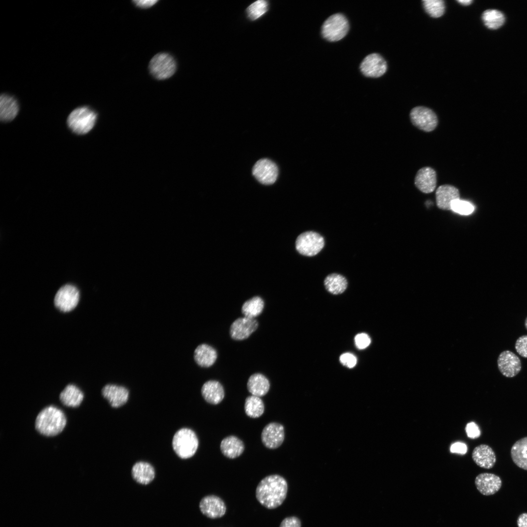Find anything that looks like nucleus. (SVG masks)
I'll list each match as a JSON object with an SVG mask.
<instances>
[{
  "instance_id": "39",
  "label": "nucleus",
  "mask_w": 527,
  "mask_h": 527,
  "mask_svg": "<svg viewBox=\"0 0 527 527\" xmlns=\"http://www.w3.org/2000/svg\"><path fill=\"white\" fill-rule=\"evenodd\" d=\"M466 431L467 436L471 439H475L480 436V429L474 422H470L466 425Z\"/></svg>"
},
{
  "instance_id": "23",
  "label": "nucleus",
  "mask_w": 527,
  "mask_h": 527,
  "mask_svg": "<svg viewBox=\"0 0 527 527\" xmlns=\"http://www.w3.org/2000/svg\"><path fill=\"white\" fill-rule=\"evenodd\" d=\"M217 357L216 349L206 344L199 345L194 351V360L201 367H208L212 366L215 363Z\"/></svg>"
},
{
  "instance_id": "30",
  "label": "nucleus",
  "mask_w": 527,
  "mask_h": 527,
  "mask_svg": "<svg viewBox=\"0 0 527 527\" xmlns=\"http://www.w3.org/2000/svg\"><path fill=\"white\" fill-rule=\"evenodd\" d=\"M264 305V302L260 297H253L243 304L242 312L245 317L255 318L262 313Z\"/></svg>"
},
{
  "instance_id": "17",
  "label": "nucleus",
  "mask_w": 527,
  "mask_h": 527,
  "mask_svg": "<svg viewBox=\"0 0 527 527\" xmlns=\"http://www.w3.org/2000/svg\"><path fill=\"white\" fill-rule=\"evenodd\" d=\"M414 183L416 187L424 193L433 192L437 184L436 171L430 167L420 169L415 176Z\"/></svg>"
},
{
  "instance_id": "6",
  "label": "nucleus",
  "mask_w": 527,
  "mask_h": 527,
  "mask_svg": "<svg viewBox=\"0 0 527 527\" xmlns=\"http://www.w3.org/2000/svg\"><path fill=\"white\" fill-rule=\"evenodd\" d=\"M149 69L156 79L164 80L169 78L175 73L176 62L169 54L160 53L151 59L149 64Z\"/></svg>"
},
{
  "instance_id": "31",
  "label": "nucleus",
  "mask_w": 527,
  "mask_h": 527,
  "mask_svg": "<svg viewBox=\"0 0 527 527\" xmlns=\"http://www.w3.org/2000/svg\"><path fill=\"white\" fill-rule=\"evenodd\" d=\"M244 410L248 416L253 418H258L264 412V404L260 397L249 396L245 399Z\"/></svg>"
},
{
  "instance_id": "28",
  "label": "nucleus",
  "mask_w": 527,
  "mask_h": 527,
  "mask_svg": "<svg viewBox=\"0 0 527 527\" xmlns=\"http://www.w3.org/2000/svg\"><path fill=\"white\" fill-rule=\"evenodd\" d=\"M131 472L133 478L142 485L148 484L155 477V470L153 466L146 462L136 463L132 468Z\"/></svg>"
},
{
  "instance_id": "40",
  "label": "nucleus",
  "mask_w": 527,
  "mask_h": 527,
  "mask_svg": "<svg viewBox=\"0 0 527 527\" xmlns=\"http://www.w3.org/2000/svg\"><path fill=\"white\" fill-rule=\"evenodd\" d=\"M279 527H301V523L298 517L290 516L284 518Z\"/></svg>"
},
{
  "instance_id": "32",
  "label": "nucleus",
  "mask_w": 527,
  "mask_h": 527,
  "mask_svg": "<svg viewBox=\"0 0 527 527\" xmlns=\"http://www.w3.org/2000/svg\"><path fill=\"white\" fill-rule=\"evenodd\" d=\"M485 25L489 29H497L501 27L505 22V18L504 14L495 9H488L485 11L482 16Z\"/></svg>"
},
{
  "instance_id": "25",
  "label": "nucleus",
  "mask_w": 527,
  "mask_h": 527,
  "mask_svg": "<svg viewBox=\"0 0 527 527\" xmlns=\"http://www.w3.org/2000/svg\"><path fill=\"white\" fill-rule=\"evenodd\" d=\"M59 398L64 405L70 407H77L82 403L84 394L76 385L68 384L60 393Z\"/></svg>"
},
{
  "instance_id": "10",
  "label": "nucleus",
  "mask_w": 527,
  "mask_h": 527,
  "mask_svg": "<svg viewBox=\"0 0 527 527\" xmlns=\"http://www.w3.org/2000/svg\"><path fill=\"white\" fill-rule=\"evenodd\" d=\"M252 173L255 178L261 183L269 185L274 183L277 179L278 168L272 161L262 159L254 164Z\"/></svg>"
},
{
  "instance_id": "5",
  "label": "nucleus",
  "mask_w": 527,
  "mask_h": 527,
  "mask_svg": "<svg viewBox=\"0 0 527 527\" xmlns=\"http://www.w3.org/2000/svg\"><path fill=\"white\" fill-rule=\"evenodd\" d=\"M349 27L347 19L344 15L335 14L324 22L322 26V35L328 41H337L345 36Z\"/></svg>"
},
{
  "instance_id": "37",
  "label": "nucleus",
  "mask_w": 527,
  "mask_h": 527,
  "mask_svg": "<svg viewBox=\"0 0 527 527\" xmlns=\"http://www.w3.org/2000/svg\"><path fill=\"white\" fill-rule=\"evenodd\" d=\"M355 343L358 348L363 349L369 345L370 339L366 334L360 333L355 336Z\"/></svg>"
},
{
  "instance_id": "16",
  "label": "nucleus",
  "mask_w": 527,
  "mask_h": 527,
  "mask_svg": "<svg viewBox=\"0 0 527 527\" xmlns=\"http://www.w3.org/2000/svg\"><path fill=\"white\" fill-rule=\"evenodd\" d=\"M475 485L482 494L489 496L494 494L500 489L502 482L500 477L496 474L482 473L476 477Z\"/></svg>"
},
{
  "instance_id": "44",
  "label": "nucleus",
  "mask_w": 527,
  "mask_h": 527,
  "mask_svg": "<svg viewBox=\"0 0 527 527\" xmlns=\"http://www.w3.org/2000/svg\"><path fill=\"white\" fill-rule=\"evenodd\" d=\"M458 2L464 5H468L472 2L471 0H457Z\"/></svg>"
},
{
  "instance_id": "21",
  "label": "nucleus",
  "mask_w": 527,
  "mask_h": 527,
  "mask_svg": "<svg viewBox=\"0 0 527 527\" xmlns=\"http://www.w3.org/2000/svg\"><path fill=\"white\" fill-rule=\"evenodd\" d=\"M19 103L13 96L2 93L0 97V119L4 122L13 121L19 113Z\"/></svg>"
},
{
  "instance_id": "26",
  "label": "nucleus",
  "mask_w": 527,
  "mask_h": 527,
  "mask_svg": "<svg viewBox=\"0 0 527 527\" xmlns=\"http://www.w3.org/2000/svg\"><path fill=\"white\" fill-rule=\"evenodd\" d=\"M247 388L252 395L261 397L268 392L270 383L264 375L254 373L250 376L247 381Z\"/></svg>"
},
{
  "instance_id": "9",
  "label": "nucleus",
  "mask_w": 527,
  "mask_h": 527,
  "mask_svg": "<svg viewBox=\"0 0 527 527\" xmlns=\"http://www.w3.org/2000/svg\"><path fill=\"white\" fill-rule=\"evenodd\" d=\"M79 298L78 289L73 285L66 284L60 288L56 292L54 304L62 312H70L77 306Z\"/></svg>"
},
{
  "instance_id": "12",
  "label": "nucleus",
  "mask_w": 527,
  "mask_h": 527,
  "mask_svg": "<svg viewBox=\"0 0 527 527\" xmlns=\"http://www.w3.org/2000/svg\"><path fill=\"white\" fill-rule=\"evenodd\" d=\"M258 327V323L255 318L240 317L231 324L229 333L232 339L242 341L248 338Z\"/></svg>"
},
{
  "instance_id": "8",
  "label": "nucleus",
  "mask_w": 527,
  "mask_h": 527,
  "mask_svg": "<svg viewBox=\"0 0 527 527\" xmlns=\"http://www.w3.org/2000/svg\"><path fill=\"white\" fill-rule=\"evenodd\" d=\"M409 116L413 125L424 131L431 132L437 126V115L429 108L416 106L411 109Z\"/></svg>"
},
{
  "instance_id": "15",
  "label": "nucleus",
  "mask_w": 527,
  "mask_h": 527,
  "mask_svg": "<svg viewBox=\"0 0 527 527\" xmlns=\"http://www.w3.org/2000/svg\"><path fill=\"white\" fill-rule=\"evenodd\" d=\"M199 507L203 515L211 519L223 517L226 509L223 501L219 497L213 495H207L202 498L199 504Z\"/></svg>"
},
{
  "instance_id": "18",
  "label": "nucleus",
  "mask_w": 527,
  "mask_h": 527,
  "mask_svg": "<svg viewBox=\"0 0 527 527\" xmlns=\"http://www.w3.org/2000/svg\"><path fill=\"white\" fill-rule=\"evenodd\" d=\"M102 396L113 407H119L124 405L129 397L128 390L122 386L107 384L102 389Z\"/></svg>"
},
{
  "instance_id": "13",
  "label": "nucleus",
  "mask_w": 527,
  "mask_h": 527,
  "mask_svg": "<svg viewBox=\"0 0 527 527\" xmlns=\"http://www.w3.org/2000/svg\"><path fill=\"white\" fill-rule=\"evenodd\" d=\"M360 68L364 76L378 78L385 73L387 64L380 55L372 53L365 58L360 64Z\"/></svg>"
},
{
  "instance_id": "24",
  "label": "nucleus",
  "mask_w": 527,
  "mask_h": 527,
  "mask_svg": "<svg viewBox=\"0 0 527 527\" xmlns=\"http://www.w3.org/2000/svg\"><path fill=\"white\" fill-rule=\"evenodd\" d=\"M220 449L222 454L227 458L234 459L240 456L243 452V442L238 437L231 435L221 441Z\"/></svg>"
},
{
  "instance_id": "42",
  "label": "nucleus",
  "mask_w": 527,
  "mask_h": 527,
  "mask_svg": "<svg viewBox=\"0 0 527 527\" xmlns=\"http://www.w3.org/2000/svg\"><path fill=\"white\" fill-rule=\"evenodd\" d=\"M158 0H133L134 3L138 7L142 8H147L152 7L156 4Z\"/></svg>"
},
{
  "instance_id": "7",
  "label": "nucleus",
  "mask_w": 527,
  "mask_h": 527,
  "mask_svg": "<svg viewBox=\"0 0 527 527\" xmlns=\"http://www.w3.org/2000/svg\"><path fill=\"white\" fill-rule=\"evenodd\" d=\"M295 245L299 253L312 257L317 255L323 248L324 241L320 234L312 231H306L298 236Z\"/></svg>"
},
{
  "instance_id": "45",
  "label": "nucleus",
  "mask_w": 527,
  "mask_h": 527,
  "mask_svg": "<svg viewBox=\"0 0 527 527\" xmlns=\"http://www.w3.org/2000/svg\"><path fill=\"white\" fill-rule=\"evenodd\" d=\"M525 327H526V329L527 330V317H526V318L525 319Z\"/></svg>"
},
{
  "instance_id": "1",
  "label": "nucleus",
  "mask_w": 527,
  "mask_h": 527,
  "mask_svg": "<svg viewBox=\"0 0 527 527\" xmlns=\"http://www.w3.org/2000/svg\"><path fill=\"white\" fill-rule=\"evenodd\" d=\"M287 483L282 476L271 475L263 478L256 489L258 501L268 509L280 506L284 501L287 492Z\"/></svg>"
},
{
  "instance_id": "41",
  "label": "nucleus",
  "mask_w": 527,
  "mask_h": 527,
  "mask_svg": "<svg viewBox=\"0 0 527 527\" xmlns=\"http://www.w3.org/2000/svg\"><path fill=\"white\" fill-rule=\"evenodd\" d=\"M450 451L460 454H464L467 451L466 446L462 443L457 442L453 444L450 447Z\"/></svg>"
},
{
  "instance_id": "29",
  "label": "nucleus",
  "mask_w": 527,
  "mask_h": 527,
  "mask_svg": "<svg viewBox=\"0 0 527 527\" xmlns=\"http://www.w3.org/2000/svg\"><path fill=\"white\" fill-rule=\"evenodd\" d=\"M324 284L329 292L334 295H338L345 290L347 286V281L342 275L332 273L325 278Z\"/></svg>"
},
{
  "instance_id": "38",
  "label": "nucleus",
  "mask_w": 527,
  "mask_h": 527,
  "mask_svg": "<svg viewBox=\"0 0 527 527\" xmlns=\"http://www.w3.org/2000/svg\"><path fill=\"white\" fill-rule=\"evenodd\" d=\"M340 361L344 365L348 368L353 367L357 363L356 357L349 353L342 354L340 357Z\"/></svg>"
},
{
  "instance_id": "36",
  "label": "nucleus",
  "mask_w": 527,
  "mask_h": 527,
  "mask_svg": "<svg viewBox=\"0 0 527 527\" xmlns=\"http://www.w3.org/2000/svg\"><path fill=\"white\" fill-rule=\"evenodd\" d=\"M515 349L519 355L527 358V335H522L517 339Z\"/></svg>"
},
{
  "instance_id": "43",
  "label": "nucleus",
  "mask_w": 527,
  "mask_h": 527,
  "mask_svg": "<svg viewBox=\"0 0 527 527\" xmlns=\"http://www.w3.org/2000/svg\"><path fill=\"white\" fill-rule=\"evenodd\" d=\"M518 527H527V513L520 514L517 521Z\"/></svg>"
},
{
  "instance_id": "19",
  "label": "nucleus",
  "mask_w": 527,
  "mask_h": 527,
  "mask_svg": "<svg viewBox=\"0 0 527 527\" xmlns=\"http://www.w3.org/2000/svg\"><path fill=\"white\" fill-rule=\"evenodd\" d=\"M435 195L437 205L439 208L442 210H451L452 203L460 199L459 190L449 184L439 186Z\"/></svg>"
},
{
  "instance_id": "4",
  "label": "nucleus",
  "mask_w": 527,
  "mask_h": 527,
  "mask_svg": "<svg viewBox=\"0 0 527 527\" xmlns=\"http://www.w3.org/2000/svg\"><path fill=\"white\" fill-rule=\"evenodd\" d=\"M199 446V441L195 433L191 429L183 428L174 435L172 446L177 455L182 459L192 457Z\"/></svg>"
},
{
  "instance_id": "2",
  "label": "nucleus",
  "mask_w": 527,
  "mask_h": 527,
  "mask_svg": "<svg viewBox=\"0 0 527 527\" xmlns=\"http://www.w3.org/2000/svg\"><path fill=\"white\" fill-rule=\"evenodd\" d=\"M66 425V418L63 412L54 405L43 408L37 415L35 428L41 434L52 437L61 433Z\"/></svg>"
},
{
  "instance_id": "20",
  "label": "nucleus",
  "mask_w": 527,
  "mask_h": 527,
  "mask_svg": "<svg viewBox=\"0 0 527 527\" xmlns=\"http://www.w3.org/2000/svg\"><path fill=\"white\" fill-rule=\"evenodd\" d=\"M472 458L477 466L485 469L492 468L496 462L494 450L486 444L480 445L474 448Z\"/></svg>"
},
{
  "instance_id": "14",
  "label": "nucleus",
  "mask_w": 527,
  "mask_h": 527,
  "mask_svg": "<svg viewBox=\"0 0 527 527\" xmlns=\"http://www.w3.org/2000/svg\"><path fill=\"white\" fill-rule=\"evenodd\" d=\"M284 439V431L283 426L276 422L270 423L266 425L261 433V440L264 445L269 449L279 447Z\"/></svg>"
},
{
  "instance_id": "33",
  "label": "nucleus",
  "mask_w": 527,
  "mask_h": 527,
  "mask_svg": "<svg viewBox=\"0 0 527 527\" xmlns=\"http://www.w3.org/2000/svg\"><path fill=\"white\" fill-rule=\"evenodd\" d=\"M423 4L426 11L433 18L442 16L445 10V2L442 0H424Z\"/></svg>"
},
{
  "instance_id": "27",
  "label": "nucleus",
  "mask_w": 527,
  "mask_h": 527,
  "mask_svg": "<svg viewBox=\"0 0 527 527\" xmlns=\"http://www.w3.org/2000/svg\"><path fill=\"white\" fill-rule=\"evenodd\" d=\"M513 463L519 467L527 470V437L515 442L510 449Z\"/></svg>"
},
{
  "instance_id": "11",
  "label": "nucleus",
  "mask_w": 527,
  "mask_h": 527,
  "mask_svg": "<svg viewBox=\"0 0 527 527\" xmlns=\"http://www.w3.org/2000/svg\"><path fill=\"white\" fill-rule=\"evenodd\" d=\"M498 368L501 373L507 378L516 376L522 368L519 357L510 350L502 351L497 359Z\"/></svg>"
},
{
  "instance_id": "34",
  "label": "nucleus",
  "mask_w": 527,
  "mask_h": 527,
  "mask_svg": "<svg viewBox=\"0 0 527 527\" xmlns=\"http://www.w3.org/2000/svg\"><path fill=\"white\" fill-rule=\"evenodd\" d=\"M268 9L267 2L264 0H259L250 4L246 9V13L249 19L254 20L264 15L267 11Z\"/></svg>"
},
{
  "instance_id": "22",
  "label": "nucleus",
  "mask_w": 527,
  "mask_h": 527,
  "mask_svg": "<svg viewBox=\"0 0 527 527\" xmlns=\"http://www.w3.org/2000/svg\"><path fill=\"white\" fill-rule=\"evenodd\" d=\"M202 395L204 399L212 405L220 403L224 397V391L222 384L216 380L206 382L201 389Z\"/></svg>"
},
{
  "instance_id": "35",
  "label": "nucleus",
  "mask_w": 527,
  "mask_h": 527,
  "mask_svg": "<svg viewBox=\"0 0 527 527\" xmlns=\"http://www.w3.org/2000/svg\"><path fill=\"white\" fill-rule=\"evenodd\" d=\"M474 209V206L471 203L460 199L454 201L451 205L452 211L463 215L471 214Z\"/></svg>"
},
{
  "instance_id": "3",
  "label": "nucleus",
  "mask_w": 527,
  "mask_h": 527,
  "mask_svg": "<svg viewBox=\"0 0 527 527\" xmlns=\"http://www.w3.org/2000/svg\"><path fill=\"white\" fill-rule=\"evenodd\" d=\"M98 118L97 112L89 106H81L69 115L67 124L71 131L77 135H84L94 127Z\"/></svg>"
}]
</instances>
